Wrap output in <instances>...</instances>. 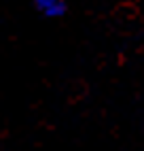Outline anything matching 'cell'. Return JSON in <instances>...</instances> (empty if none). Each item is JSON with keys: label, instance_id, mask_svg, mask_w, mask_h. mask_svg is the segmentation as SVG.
Listing matches in <instances>:
<instances>
[{"label": "cell", "instance_id": "cell-1", "mask_svg": "<svg viewBox=\"0 0 144 151\" xmlns=\"http://www.w3.org/2000/svg\"><path fill=\"white\" fill-rule=\"evenodd\" d=\"M36 6H38V11L45 13L47 17H59L66 11L64 0H36Z\"/></svg>", "mask_w": 144, "mask_h": 151}]
</instances>
